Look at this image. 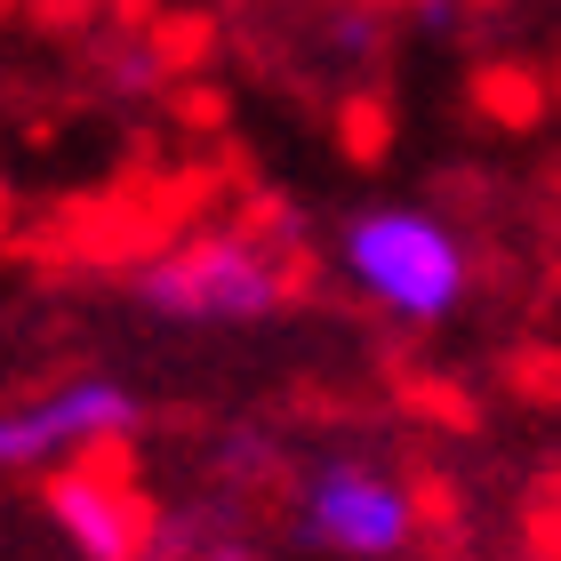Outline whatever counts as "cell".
<instances>
[{"label":"cell","instance_id":"obj_5","mask_svg":"<svg viewBox=\"0 0 561 561\" xmlns=\"http://www.w3.org/2000/svg\"><path fill=\"white\" fill-rule=\"evenodd\" d=\"M48 522H57V538L81 553V561H145L152 553V514L145 497L129 490V473L96 466V457H72V466L48 473Z\"/></svg>","mask_w":561,"mask_h":561},{"label":"cell","instance_id":"obj_3","mask_svg":"<svg viewBox=\"0 0 561 561\" xmlns=\"http://www.w3.org/2000/svg\"><path fill=\"white\" fill-rule=\"evenodd\" d=\"M297 538L329 561H401L417 546V490L377 457H321L297 481Z\"/></svg>","mask_w":561,"mask_h":561},{"label":"cell","instance_id":"obj_4","mask_svg":"<svg viewBox=\"0 0 561 561\" xmlns=\"http://www.w3.org/2000/svg\"><path fill=\"white\" fill-rule=\"evenodd\" d=\"M145 401L121 377H65L0 410V473H57L72 457L121 449L137 433Z\"/></svg>","mask_w":561,"mask_h":561},{"label":"cell","instance_id":"obj_7","mask_svg":"<svg viewBox=\"0 0 561 561\" xmlns=\"http://www.w3.org/2000/svg\"><path fill=\"white\" fill-rule=\"evenodd\" d=\"M337 48H345V57H369V24H362V9H345V24H337Z\"/></svg>","mask_w":561,"mask_h":561},{"label":"cell","instance_id":"obj_6","mask_svg":"<svg viewBox=\"0 0 561 561\" xmlns=\"http://www.w3.org/2000/svg\"><path fill=\"white\" fill-rule=\"evenodd\" d=\"M105 72H113V89L145 96V89H152V81H161V72H169V57H161V48H152V41H129V48H113V57H105Z\"/></svg>","mask_w":561,"mask_h":561},{"label":"cell","instance_id":"obj_1","mask_svg":"<svg viewBox=\"0 0 561 561\" xmlns=\"http://www.w3.org/2000/svg\"><path fill=\"white\" fill-rule=\"evenodd\" d=\"M297 289V265L289 249L257 225H201V233L169 241L161 257H145L129 297L145 305L152 321H176V329H241V321H265L280 313Z\"/></svg>","mask_w":561,"mask_h":561},{"label":"cell","instance_id":"obj_2","mask_svg":"<svg viewBox=\"0 0 561 561\" xmlns=\"http://www.w3.org/2000/svg\"><path fill=\"white\" fill-rule=\"evenodd\" d=\"M337 273L362 289L377 313H393L401 329H442L473 289V257L457 241V225H442L417 201H377L353 209L337 233Z\"/></svg>","mask_w":561,"mask_h":561}]
</instances>
